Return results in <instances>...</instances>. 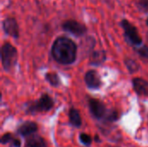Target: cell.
I'll return each instance as SVG.
<instances>
[{"instance_id": "cell-1", "label": "cell", "mask_w": 148, "mask_h": 147, "mask_svg": "<svg viewBox=\"0 0 148 147\" xmlns=\"http://www.w3.org/2000/svg\"><path fill=\"white\" fill-rule=\"evenodd\" d=\"M75 43L65 36L58 37L53 43L51 53L54 59L62 64H71L76 59Z\"/></svg>"}, {"instance_id": "cell-2", "label": "cell", "mask_w": 148, "mask_h": 147, "mask_svg": "<svg viewBox=\"0 0 148 147\" xmlns=\"http://www.w3.org/2000/svg\"><path fill=\"white\" fill-rule=\"evenodd\" d=\"M1 58L3 68L5 70H10L15 66L17 60L16 49L9 42L4 43L1 49Z\"/></svg>"}, {"instance_id": "cell-3", "label": "cell", "mask_w": 148, "mask_h": 147, "mask_svg": "<svg viewBox=\"0 0 148 147\" xmlns=\"http://www.w3.org/2000/svg\"><path fill=\"white\" fill-rule=\"evenodd\" d=\"M127 39L134 45H140L142 42V39L134 25L129 23L127 20L123 19L121 23Z\"/></svg>"}, {"instance_id": "cell-4", "label": "cell", "mask_w": 148, "mask_h": 147, "mask_svg": "<svg viewBox=\"0 0 148 147\" xmlns=\"http://www.w3.org/2000/svg\"><path fill=\"white\" fill-rule=\"evenodd\" d=\"M62 27L64 30H66L76 36H83L87 32V27L84 24H82L75 20H72V19L65 21L62 24Z\"/></svg>"}, {"instance_id": "cell-5", "label": "cell", "mask_w": 148, "mask_h": 147, "mask_svg": "<svg viewBox=\"0 0 148 147\" xmlns=\"http://www.w3.org/2000/svg\"><path fill=\"white\" fill-rule=\"evenodd\" d=\"M54 102L48 94H42L41 98L35 102L29 109V112H47L52 108Z\"/></svg>"}, {"instance_id": "cell-6", "label": "cell", "mask_w": 148, "mask_h": 147, "mask_svg": "<svg viewBox=\"0 0 148 147\" xmlns=\"http://www.w3.org/2000/svg\"><path fill=\"white\" fill-rule=\"evenodd\" d=\"M3 29L9 36L17 38L19 36L18 24L14 17H7L3 22Z\"/></svg>"}, {"instance_id": "cell-7", "label": "cell", "mask_w": 148, "mask_h": 147, "mask_svg": "<svg viewBox=\"0 0 148 147\" xmlns=\"http://www.w3.org/2000/svg\"><path fill=\"white\" fill-rule=\"evenodd\" d=\"M88 105H89V108H90L92 114L95 118L101 119L104 116L106 113V108H105L104 104L101 101L94 98H90L88 101Z\"/></svg>"}, {"instance_id": "cell-8", "label": "cell", "mask_w": 148, "mask_h": 147, "mask_svg": "<svg viewBox=\"0 0 148 147\" xmlns=\"http://www.w3.org/2000/svg\"><path fill=\"white\" fill-rule=\"evenodd\" d=\"M85 81H86L88 87L90 88H93V89L99 88L101 85V77H100L99 74L94 70H90L86 74Z\"/></svg>"}, {"instance_id": "cell-9", "label": "cell", "mask_w": 148, "mask_h": 147, "mask_svg": "<svg viewBox=\"0 0 148 147\" xmlns=\"http://www.w3.org/2000/svg\"><path fill=\"white\" fill-rule=\"evenodd\" d=\"M134 88L140 95H148V81L141 78H136L133 81Z\"/></svg>"}, {"instance_id": "cell-10", "label": "cell", "mask_w": 148, "mask_h": 147, "mask_svg": "<svg viewBox=\"0 0 148 147\" xmlns=\"http://www.w3.org/2000/svg\"><path fill=\"white\" fill-rule=\"evenodd\" d=\"M37 131V125L34 122H26L23 124L17 130V133L22 136H29Z\"/></svg>"}, {"instance_id": "cell-11", "label": "cell", "mask_w": 148, "mask_h": 147, "mask_svg": "<svg viewBox=\"0 0 148 147\" xmlns=\"http://www.w3.org/2000/svg\"><path fill=\"white\" fill-rule=\"evenodd\" d=\"M25 147H47L45 140L37 135L30 136L25 143Z\"/></svg>"}, {"instance_id": "cell-12", "label": "cell", "mask_w": 148, "mask_h": 147, "mask_svg": "<svg viewBox=\"0 0 148 147\" xmlns=\"http://www.w3.org/2000/svg\"><path fill=\"white\" fill-rule=\"evenodd\" d=\"M69 121L73 126L77 127H79L82 125V119L80 113L75 108H71L69 110Z\"/></svg>"}, {"instance_id": "cell-13", "label": "cell", "mask_w": 148, "mask_h": 147, "mask_svg": "<svg viewBox=\"0 0 148 147\" xmlns=\"http://www.w3.org/2000/svg\"><path fill=\"white\" fill-rule=\"evenodd\" d=\"M106 55L104 51H95L91 55V62L93 64H101L105 61Z\"/></svg>"}, {"instance_id": "cell-14", "label": "cell", "mask_w": 148, "mask_h": 147, "mask_svg": "<svg viewBox=\"0 0 148 147\" xmlns=\"http://www.w3.org/2000/svg\"><path fill=\"white\" fill-rule=\"evenodd\" d=\"M46 79L47 81L52 85V86H58L60 83L59 77L55 73H49L46 75Z\"/></svg>"}, {"instance_id": "cell-15", "label": "cell", "mask_w": 148, "mask_h": 147, "mask_svg": "<svg viewBox=\"0 0 148 147\" xmlns=\"http://www.w3.org/2000/svg\"><path fill=\"white\" fill-rule=\"evenodd\" d=\"M126 65L131 72H135L139 68V65L134 60H126Z\"/></svg>"}, {"instance_id": "cell-16", "label": "cell", "mask_w": 148, "mask_h": 147, "mask_svg": "<svg viewBox=\"0 0 148 147\" xmlns=\"http://www.w3.org/2000/svg\"><path fill=\"white\" fill-rule=\"evenodd\" d=\"M137 7L142 12H148V0H139Z\"/></svg>"}, {"instance_id": "cell-17", "label": "cell", "mask_w": 148, "mask_h": 147, "mask_svg": "<svg viewBox=\"0 0 148 147\" xmlns=\"http://www.w3.org/2000/svg\"><path fill=\"white\" fill-rule=\"evenodd\" d=\"M80 139H81V141H82L84 145H86V146H89V145L91 144V142H92L91 137H90L89 135L86 134V133H82V134L80 135Z\"/></svg>"}, {"instance_id": "cell-18", "label": "cell", "mask_w": 148, "mask_h": 147, "mask_svg": "<svg viewBox=\"0 0 148 147\" xmlns=\"http://www.w3.org/2000/svg\"><path fill=\"white\" fill-rule=\"evenodd\" d=\"M138 53L140 56H142L143 58H147L148 59V47L147 46H144L140 48L138 50Z\"/></svg>"}, {"instance_id": "cell-19", "label": "cell", "mask_w": 148, "mask_h": 147, "mask_svg": "<svg viewBox=\"0 0 148 147\" xmlns=\"http://www.w3.org/2000/svg\"><path fill=\"white\" fill-rule=\"evenodd\" d=\"M12 139H13L12 135L8 133H5L4 135L2 136V138H1V143L2 144H7L8 142H10Z\"/></svg>"}, {"instance_id": "cell-20", "label": "cell", "mask_w": 148, "mask_h": 147, "mask_svg": "<svg viewBox=\"0 0 148 147\" xmlns=\"http://www.w3.org/2000/svg\"><path fill=\"white\" fill-rule=\"evenodd\" d=\"M118 118H119V115H118V113L116 111H114V112L110 113L109 115H108V120H111V121L116 120Z\"/></svg>"}, {"instance_id": "cell-21", "label": "cell", "mask_w": 148, "mask_h": 147, "mask_svg": "<svg viewBox=\"0 0 148 147\" xmlns=\"http://www.w3.org/2000/svg\"><path fill=\"white\" fill-rule=\"evenodd\" d=\"M10 146L13 147H20V146H21V142H20L18 139H13L10 141Z\"/></svg>"}, {"instance_id": "cell-22", "label": "cell", "mask_w": 148, "mask_h": 147, "mask_svg": "<svg viewBox=\"0 0 148 147\" xmlns=\"http://www.w3.org/2000/svg\"><path fill=\"white\" fill-rule=\"evenodd\" d=\"M147 25H148V18H147Z\"/></svg>"}]
</instances>
